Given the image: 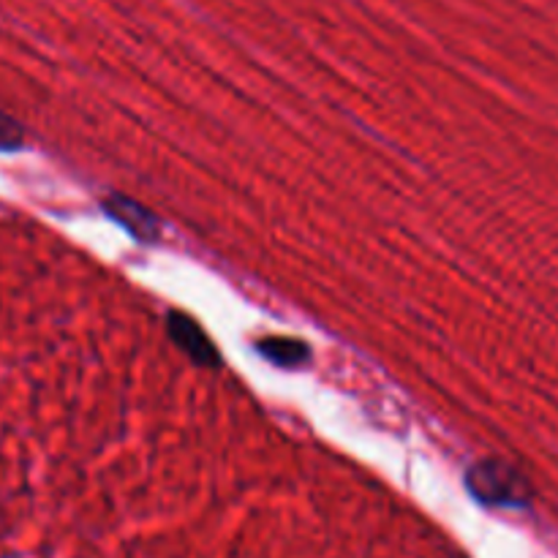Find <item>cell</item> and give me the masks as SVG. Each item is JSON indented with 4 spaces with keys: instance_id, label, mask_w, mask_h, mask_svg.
Wrapping results in <instances>:
<instances>
[{
    "instance_id": "obj_1",
    "label": "cell",
    "mask_w": 558,
    "mask_h": 558,
    "mask_svg": "<svg viewBox=\"0 0 558 558\" xmlns=\"http://www.w3.org/2000/svg\"><path fill=\"white\" fill-rule=\"evenodd\" d=\"M469 490L485 505H518L523 501V483L515 472L496 461L477 463L466 477Z\"/></svg>"
},
{
    "instance_id": "obj_2",
    "label": "cell",
    "mask_w": 558,
    "mask_h": 558,
    "mask_svg": "<svg viewBox=\"0 0 558 558\" xmlns=\"http://www.w3.org/2000/svg\"><path fill=\"white\" fill-rule=\"evenodd\" d=\"M167 330H169V336H172V341L178 343V347L183 349V352L189 354L194 363L218 365L216 347H213V341L207 338V332L202 330V327L196 325L191 316L178 314V311H174V314L167 316Z\"/></svg>"
},
{
    "instance_id": "obj_3",
    "label": "cell",
    "mask_w": 558,
    "mask_h": 558,
    "mask_svg": "<svg viewBox=\"0 0 558 558\" xmlns=\"http://www.w3.org/2000/svg\"><path fill=\"white\" fill-rule=\"evenodd\" d=\"M104 210L114 218L123 229H129V234H134L142 243H150V240L158 238L161 227H158V218L153 216L150 210H145L136 202L125 199V196H109L104 202Z\"/></svg>"
},
{
    "instance_id": "obj_4",
    "label": "cell",
    "mask_w": 558,
    "mask_h": 558,
    "mask_svg": "<svg viewBox=\"0 0 558 558\" xmlns=\"http://www.w3.org/2000/svg\"><path fill=\"white\" fill-rule=\"evenodd\" d=\"M262 354H265L270 363L283 365V368H294V365H303L311 357V349L305 341H294V338H265L259 341Z\"/></svg>"
},
{
    "instance_id": "obj_5",
    "label": "cell",
    "mask_w": 558,
    "mask_h": 558,
    "mask_svg": "<svg viewBox=\"0 0 558 558\" xmlns=\"http://www.w3.org/2000/svg\"><path fill=\"white\" fill-rule=\"evenodd\" d=\"M22 129L16 120H11L9 114L0 112V150H16L22 145Z\"/></svg>"
}]
</instances>
